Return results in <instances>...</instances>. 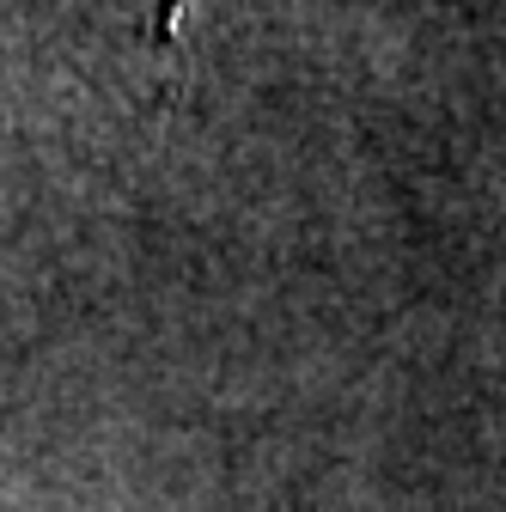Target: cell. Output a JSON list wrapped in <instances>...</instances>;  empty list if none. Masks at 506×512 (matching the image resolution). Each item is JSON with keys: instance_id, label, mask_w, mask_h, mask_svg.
Here are the masks:
<instances>
[{"instance_id": "1", "label": "cell", "mask_w": 506, "mask_h": 512, "mask_svg": "<svg viewBox=\"0 0 506 512\" xmlns=\"http://www.w3.org/2000/svg\"><path fill=\"white\" fill-rule=\"evenodd\" d=\"M98 7H110L116 19H129L135 37H147V43H171V37H177V7H183V0H98Z\"/></svg>"}]
</instances>
